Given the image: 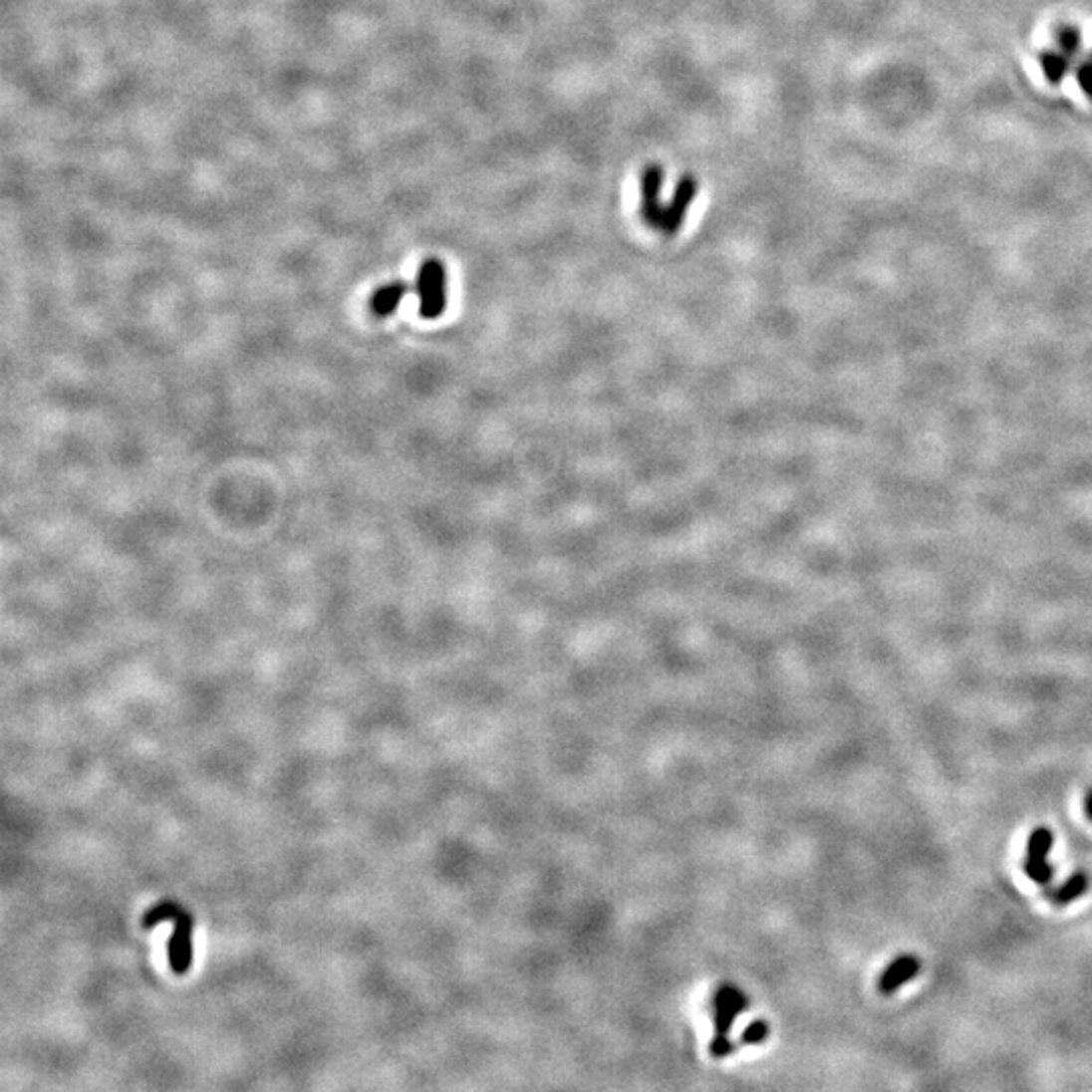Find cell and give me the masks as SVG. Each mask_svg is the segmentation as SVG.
Returning a JSON list of instances; mask_svg holds the SVG:
<instances>
[{
  "label": "cell",
  "mask_w": 1092,
  "mask_h": 1092,
  "mask_svg": "<svg viewBox=\"0 0 1092 1092\" xmlns=\"http://www.w3.org/2000/svg\"><path fill=\"white\" fill-rule=\"evenodd\" d=\"M170 919L174 921V933H172V939H170V945H168L170 967H172L174 973L182 975V973L188 971L190 961H192V949H190L192 919H190V915H186V911L176 907L174 903H162V905H158V907H154L152 911L146 913V917L142 921V927L150 929L158 921H170Z\"/></svg>",
  "instance_id": "cell-1"
},
{
  "label": "cell",
  "mask_w": 1092,
  "mask_h": 1092,
  "mask_svg": "<svg viewBox=\"0 0 1092 1092\" xmlns=\"http://www.w3.org/2000/svg\"><path fill=\"white\" fill-rule=\"evenodd\" d=\"M748 1007L746 997L732 985H722L714 995V1028L716 1036L710 1042V1054L714 1058H724L736 1050L728 1034L732 1030L734 1019Z\"/></svg>",
  "instance_id": "cell-2"
},
{
  "label": "cell",
  "mask_w": 1092,
  "mask_h": 1092,
  "mask_svg": "<svg viewBox=\"0 0 1092 1092\" xmlns=\"http://www.w3.org/2000/svg\"><path fill=\"white\" fill-rule=\"evenodd\" d=\"M445 267L439 259H427L417 273V296H419V314L425 320H435L443 314L447 306L445 294Z\"/></svg>",
  "instance_id": "cell-3"
},
{
  "label": "cell",
  "mask_w": 1092,
  "mask_h": 1092,
  "mask_svg": "<svg viewBox=\"0 0 1092 1092\" xmlns=\"http://www.w3.org/2000/svg\"><path fill=\"white\" fill-rule=\"evenodd\" d=\"M696 194H698V180L694 176L684 174L676 182L674 194L664 209V223L660 229L666 237L676 235L682 229V225H684L688 209L692 200L696 198Z\"/></svg>",
  "instance_id": "cell-4"
},
{
  "label": "cell",
  "mask_w": 1092,
  "mask_h": 1092,
  "mask_svg": "<svg viewBox=\"0 0 1092 1092\" xmlns=\"http://www.w3.org/2000/svg\"><path fill=\"white\" fill-rule=\"evenodd\" d=\"M1052 846H1054L1052 830L1044 826L1032 830L1028 840V856H1026V862H1023V872H1026L1028 878L1040 886H1048L1054 878V868L1046 860Z\"/></svg>",
  "instance_id": "cell-5"
},
{
  "label": "cell",
  "mask_w": 1092,
  "mask_h": 1092,
  "mask_svg": "<svg viewBox=\"0 0 1092 1092\" xmlns=\"http://www.w3.org/2000/svg\"><path fill=\"white\" fill-rule=\"evenodd\" d=\"M666 172L660 164H648L642 172V219L652 229H662L664 223V209L666 204L662 202L660 194L664 188Z\"/></svg>",
  "instance_id": "cell-6"
},
{
  "label": "cell",
  "mask_w": 1092,
  "mask_h": 1092,
  "mask_svg": "<svg viewBox=\"0 0 1092 1092\" xmlns=\"http://www.w3.org/2000/svg\"><path fill=\"white\" fill-rule=\"evenodd\" d=\"M919 971H921V959L919 957H915V955H901V957H897L880 975L878 989L884 995H891L899 987H903L907 981L915 979L919 975Z\"/></svg>",
  "instance_id": "cell-7"
},
{
  "label": "cell",
  "mask_w": 1092,
  "mask_h": 1092,
  "mask_svg": "<svg viewBox=\"0 0 1092 1092\" xmlns=\"http://www.w3.org/2000/svg\"><path fill=\"white\" fill-rule=\"evenodd\" d=\"M1088 889H1090L1088 874L1076 872L1070 878H1066L1060 886H1056V889H1046L1044 897L1056 907H1066L1074 903L1078 897H1082L1084 893H1088Z\"/></svg>",
  "instance_id": "cell-8"
},
{
  "label": "cell",
  "mask_w": 1092,
  "mask_h": 1092,
  "mask_svg": "<svg viewBox=\"0 0 1092 1092\" xmlns=\"http://www.w3.org/2000/svg\"><path fill=\"white\" fill-rule=\"evenodd\" d=\"M409 294V286L403 284V282H393V284H387L383 288H379L373 298H371V310L375 312V316L379 318H387L391 316L401 300Z\"/></svg>",
  "instance_id": "cell-9"
},
{
  "label": "cell",
  "mask_w": 1092,
  "mask_h": 1092,
  "mask_svg": "<svg viewBox=\"0 0 1092 1092\" xmlns=\"http://www.w3.org/2000/svg\"><path fill=\"white\" fill-rule=\"evenodd\" d=\"M1040 65L1042 70L1046 74V78L1052 82V84H1060L1064 80V76L1068 74V67H1070V57L1064 55L1062 51L1056 53V51H1042L1040 53Z\"/></svg>",
  "instance_id": "cell-10"
},
{
  "label": "cell",
  "mask_w": 1092,
  "mask_h": 1092,
  "mask_svg": "<svg viewBox=\"0 0 1092 1092\" xmlns=\"http://www.w3.org/2000/svg\"><path fill=\"white\" fill-rule=\"evenodd\" d=\"M771 1034V1028H769V1021L765 1019H755L748 1023V1028L742 1032L740 1036V1044L742 1046H753V1044H761L769 1038Z\"/></svg>",
  "instance_id": "cell-11"
},
{
  "label": "cell",
  "mask_w": 1092,
  "mask_h": 1092,
  "mask_svg": "<svg viewBox=\"0 0 1092 1092\" xmlns=\"http://www.w3.org/2000/svg\"><path fill=\"white\" fill-rule=\"evenodd\" d=\"M1056 41H1058L1060 51H1062L1064 55H1068L1070 59H1072V57L1078 53V49H1080V33H1078L1076 27H1070V25L1060 27V29L1056 31Z\"/></svg>",
  "instance_id": "cell-12"
},
{
  "label": "cell",
  "mask_w": 1092,
  "mask_h": 1092,
  "mask_svg": "<svg viewBox=\"0 0 1092 1092\" xmlns=\"http://www.w3.org/2000/svg\"><path fill=\"white\" fill-rule=\"evenodd\" d=\"M1076 80L1084 96L1092 102V59L1088 63H1082L1076 72Z\"/></svg>",
  "instance_id": "cell-13"
},
{
  "label": "cell",
  "mask_w": 1092,
  "mask_h": 1092,
  "mask_svg": "<svg viewBox=\"0 0 1092 1092\" xmlns=\"http://www.w3.org/2000/svg\"><path fill=\"white\" fill-rule=\"evenodd\" d=\"M1084 809H1086L1088 819L1092 822V789H1088L1086 795H1084Z\"/></svg>",
  "instance_id": "cell-14"
}]
</instances>
